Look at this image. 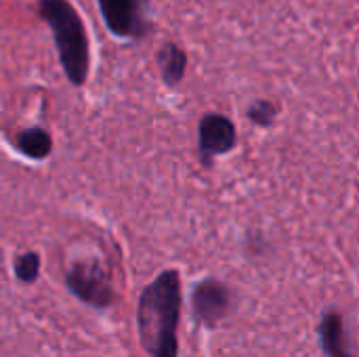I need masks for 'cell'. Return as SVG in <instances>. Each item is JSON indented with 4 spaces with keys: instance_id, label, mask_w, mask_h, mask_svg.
<instances>
[{
    "instance_id": "obj_3",
    "label": "cell",
    "mask_w": 359,
    "mask_h": 357,
    "mask_svg": "<svg viewBox=\"0 0 359 357\" xmlns=\"http://www.w3.org/2000/svg\"><path fill=\"white\" fill-rule=\"evenodd\" d=\"M97 4L105 27L120 40L141 42L154 29L147 0H97Z\"/></svg>"
},
{
    "instance_id": "obj_8",
    "label": "cell",
    "mask_w": 359,
    "mask_h": 357,
    "mask_svg": "<svg viewBox=\"0 0 359 357\" xmlns=\"http://www.w3.org/2000/svg\"><path fill=\"white\" fill-rule=\"evenodd\" d=\"M160 78L166 86H177L187 74V53L177 42H166L156 55Z\"/></svg>"
},
{
    "instance_id": "obj_4",
    "label": "cell",
    "mask_w": 359,
    "mask_h": 357,
    "mask_svg": "<svg viewBox=\"0 0 359 357\" xmlns=\"http://www.w3.org/2000/svg\"><path fill=\"white\" fill-rule=\"evenodd\" d=\"M65 286L76 299L97 309H107L114 301L109 274L97 259L76 261L65 274Z\"/></svg>"
},
{
    "instance_id": "obj_6",
    "label": "cell",
    "mask_w": 359,
    "mask_h": 357,
    "mask_svg": "<svg viewBox=\"0 0 359 357\" xmlns=\"http://www.w3.org/2000/svg\"><path fill=\"white\" fill-rule=\"evenodd\" d=\"M233 297L227 284L217 278H204L196 284L191 295L194 318L204 326H217L231 311Z\"/></svg>"
},
{
    "instance_id": "obj_2",
    "label": "cell",
    "mask_w": 359,
    "mask_h": 357,
    "mask_svg": "<svg viewBox=\"0 0 359 357\" xmlns=\"http://www.w3.org/2000/svg\"><path fill=\"white\" fill-rule=\"evenodd\" d=\"M36 6L53 34L67 82L84 86L90 72V44L80 13L69 0H36Z\"/></svg>"
},
{
    "instance_id": "obj_7",
    "label": "cell",
    "mask_w": 359,
    "mask_h": 357,
    "mask_svg": "<svg viewBox=\"0 0 359 357\" xmlns=\"http://www.w3.org/2000/svg\"><path fill=\"white\" fill-rule=\"evenodd\" d=\"M320 341L326 357H355L347 343L345 320L337 309L324 314L320 322Z\"/></svg>"
},
{
    "instance_id": "obj_5",
    "label": "cell",
    "mask_w": 359,
    "mask_h": 357,
    "mask_svg": "<svg viewBox=\"0 0 359 357\" xmlns=\"http://www.w3.org/2000/svg\"><path fill=\"white\" fill-rule=\"evenodd\" d=\"M238 145V128L233 120L219 112H208L200 118L198 151L204 168H210L215 158L229 154Z\"/></svg>"
},
{
    "instance_id": "obj_1",
    "label": "cell",
    "mask_w": 359,
    "mask_h": 357,
    "mask_svg": "<svg viewBox=\"0 0 359 357\" xmlns=\"http://www.w3.org/2000/svg\"><path fill=\"white\" fill-rule=\"evenodd\" d=\"M183 290L177 269L162 271L149 282L137 305L141 347L151 357H179L177 326L181 318Z\"/></svg>"
},
{
    "instance_id": "obj_11",
    "label": "cell",
    "mask_w": 359,
    "mask_h": 357,
    "mask_svg": "<svg viewBox=\"0 0 359 357\" xmlns=\"http://www.w3.org/2000/svg\"><path fill=\"white\" fill-rule=\"evenodd\" d=\"M13 269H15V276H17L19 282L34 284L38 280V276H40V255L34 252V250H27V252L19 255L15 259Z\"/></svg>"
},
{
    "instance_id": "obj_9",
    "label": "cell",
    "mask_w": 359,
    "mask_h": 357,
    "mask_svg": "<svg viewBox=\"0 0 359 357\" xmlns=\"http://www.w3.org/2000/svg\"><path fill=\"white\" fill-rule=\"evenodd\" d=\"M15 147L29 160H44L53 151V137L42 126H29L17 133Z\"/></svg>"
},
{
    "instance_id": "obj_10",
    "label": "cell",
    "mask_w": 359,
    "mask_h": 357,
    "mask_svg": "<svg viewBox=\"0 0 359 357\" xmlns=\"http://www.w3.org/2000/svg\"><path fill=\"white\" fill-rule=\"evenodd\" d=\"M280 114V105L269 101V99H257L246 107V118L259 126V128H269L276 124V118Z\"/></svg>"
}]
</instances>
